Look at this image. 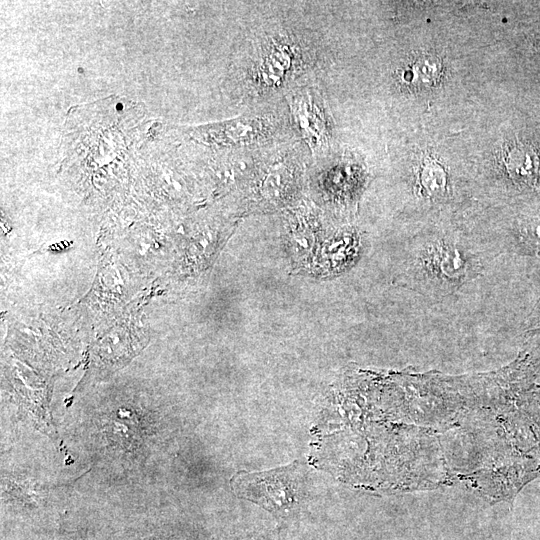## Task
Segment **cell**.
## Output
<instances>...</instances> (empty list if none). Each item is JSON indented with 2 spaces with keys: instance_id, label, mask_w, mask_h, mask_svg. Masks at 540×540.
<instances>
[{
  "instance_id": "6da1fadb",
  "label": "cell",
  "mask_w": 540,
  "mask_h": 540,
  "mask_svg": "<svg viewBox=\"0 0 540 540\" xmlns=\"http://www.w3.org/2000/svg\"><path fill=\"white\" fill-rule=\"evenodd\" d=\"M519 265L474 225L427 223L401 245L393 282L418 305L447 317L496 316V297Z\"/></svg>"
},
{
  "instance_id": "ba28073f",
  "label": "cell",
  "mask_w": 540,
  "mask_h": 540,
  "mask_svg": "<svg viewBox=\"0 0 540 540\" xmlns=\"http://www.w3.org/2000/svg\"><path fill=\"white\" fill-rule=\"evenodd\" d=\"M441 70L442 66L438 58L424 56L418 58L414 63L406 65L399 74L401 81L408 85L425 87L438 82Z\"/></svg>"
},
{
  "instance_id": "8992f818",
  "label": "cell",
  "mask_w": 540,
  "mask_h": 540,
  "mask_svg": "<svg viewBox=\"0 0 540 540\" xmlns=\"http://www.w3.org/2000/svg\"><path fill=\"white\" fill-rule=\"evenodd\" d=\"M495 180L508 192L540 194V151L531 144L513 143Z\"/></svg>"
},
{
  "instance_id": "3957f363",
  "label": "cell",
  "mask_w": 540,
  "mask_h": 540,
  "mask_svg": "<svg viewBox=\"0 0 540 540\" xmlns=\"http://www.w3.org/2000/svg\"><path fill=\"white\" fill-rule=\"evenodd\" d=\"M503 254L520 264H540V209L517 214L487 224H473Z\"/></svg>"
},
{
  "instance_id": "9c48e42d",
  "label": "cell",
  "mask_w": 540,
  "mask_h": 540,
  "mask_svg": "<svg viewBox=\"0 0 540 540\" xmlns=\"http://www.w3.org/2000/svg\"><path fill=\"white\" fill-rule=\"evenodd\" d=\"M522 327L523 347L540 365V298L528 313Z\"/></svg>"
},
{
  "instance_id": "277c9868",
  "label": "cell",
  "mask_w": 540,
  "mask_h": 540,
  "mask_svg": "<svg viewBox=\"0 0 540 540\" xmlns=\"http://www.w3.org/2000/svg\"><path fill=\"white\" fill-rule=\"evenodd\" d=\"M293 123L312 153L324 152L332 138V121L321 96L312 88L294 89L287 95Z\"/></svg>"
},
{
  "instance_id": "5b68a950",
  "label": "cell",
  "mask_w": 540,
  "mask_h": 540,
  "mask_svg": "<svg viewBox=\"0 0 540 540\" xmlns=\"http://www.w3.org/2000/svg\"><path fill=\"white\" fill-rule=\"evenodd\" d=\"M301 49L285 36L271 37L260 48L253 63L252 82L260 90H274L285 85L301 67Z\"/></svg>"
},
{
  "instance_id": "7a4b0ae2",
  "label": "cell",
  "mask_w": 540,
  "mask_h": 540,
  "mask_svg": "<svg viewBox=\"0 0 540 540\" xmlns=\"http://www.w3.org/2000/svg\"><path fill=\"white\" fill-rule=\"evenodd\" d=\"M300 473L296 465L259 473H240L232 485L235 493L268 511L285 514L300 499Z\"/></svg>"
},
{
  "instance_id": "52a82bcc",
  "label": "cell",
  "mask_w": 540,
  "mask_h": 540,
  "mask_svg": "<svg viewBox=\"0 0 540 540\" xmlns=\"http://www.w3.org/2000/svg\"><path fill=\"white\" fill-rule=\"evenodd\" d=\"M296 169L292 156L285 154L277 156L269 162L261 174L260 192L268 201L282 200L284 188L293 180Z\"/></svg>"
}]
</instances>
